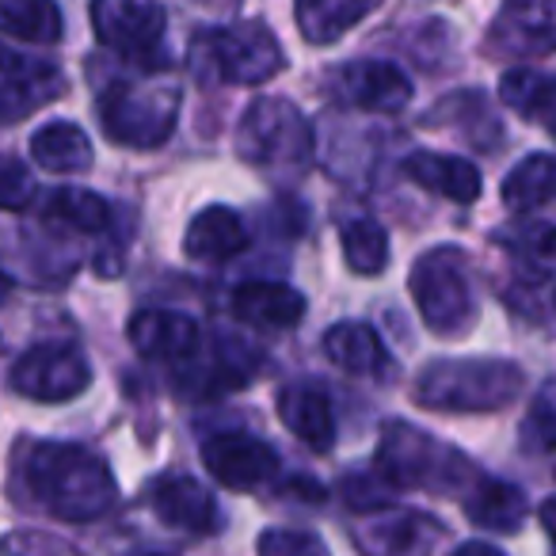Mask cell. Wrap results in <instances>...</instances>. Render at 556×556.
<instances>
[{
	"label": "cell",
	"mask_w": 556,
	"mask_h": 556,
	"mask_svg": "<svg viewBox=\"0 0 556 556\" xmlns=\"http://www.w3.org/2000/svg\"><path fill=\"white\" fill-rule=\"evenodd\" d=\"M237 153L252 168L267 172L275 179H298L313 164L317 138L302 111L290 100L263 96L244 111L237 126Z\"/></svg>",
	"instance_id": "cell-4"
},
{
	"label": "cell",
	"mask_w": 556,
	"mask_h": 556,
	"mask_svg": "<svg viewBox=\"0 0 556 556\" xmlns=\"http://www.w3.org/2000/svg\"><path fill=\"white\" fill-rule=\"evenodd\" d=\"M24 484L62 522H96L118 500L108 462L73 442H35L24 462Z\"/></svg>",
	"instance_id": "cell-1"
},
{
	"label": "cell",
	"mask_w": 556,
	"mask_h": 556,
	"mask_svg": "<svg viewBox=\"0 0 556 556\" xmlns=\"http://www.w3.org/2000/svg\"><path fill=\"white\" fill-rule=\"evenodd\" d=\"M454 556H507V553H503V548H495V545H488V541H465Z\"/></svg>",
	"instance_id": "cell-35"
},
{
	"label": "cell",
	"mask_w": 556,
	"mask_h": 556,
	"mask_svg": "<svg viewBox=\"0 0 556 556\" xmlns=\"http://www.w3.org/2000/svg\"><path fill=\"white\" fill-rule=\"evenodd\" d=\"M88 386H92V366L70 343H42L12 366V389L39 404H65Z\"/></svg>",
	"instance_id": "cell-9"
},
{
	"label": "cell",
	"mask_w": 556,
	"mask_h": 556,
	"mask_svg": "<svg viewBox=\"0 0 556 556\" xmlns=\"http://www.w3.org/2000/svg\"><path fill=\"white\" fill-rule=\"evenodd\" d=\"M332 92L336 100L351 103L358 111L396 115L412 103V80L401 65L363 58V62H348L332 73Z\"/></svg>",
	"instance_id": "cell-12"
},
{
	"label": "cell",
	"mask_w": 556,
	"mask_h": 556,
	"mask_svg": "<svg viewBox=\"0 0 556 556\" xmlns=\"http://www.w3.org/2000/svg\"><path fill=\"white\" fill-rule=\"evenodd\" d=\"M0 31L35 47H54L65 31L62 9L54 0H0Z\"/></svg>",
	"instance_id": "cell-28"
},
{
	"label": "cell",
	"mask_w": 556,
	"mask_h": 556,
	"mask_svg": "<svg viewBox=\"0 0 556 556\" xmlns=\"http://www.w3.org/2000/svg\"><path fill=\"white\" fill-rule=\"evenodd\" d=\"M35 202V176L16 156H0V210H27Z\"/></svg>",
	"instance_id": "cell-32"
},
{
	"label": "cell",
	"mask_w": 556,
	"mask_h": 556,
	"mask_svg": "<svg viewBox=\"0 0 556 556\" xmlns=\"http://www.w3.org/2000/svg\"><path fill=\"white\" fill-rule=\"evenodd\" d=\"M522 446L538 454L556 446V381L541 386V393L533 396L530 416L522 419Z\"/></svg>",
	"instance_id": "cell-30"
},
{
	"label": "cell",
	"mask_w": 556,
	"mask_h": 556,
	"mask_svg": "<svg viewBox=\"0 0 556 556\" xmlns=\"http://www.w3.org/2000/svg\"><path fill=\"white\" fill-rule=\"evenodd\" d=\"M42 222L73 232H103L111 225V206L85 187H58L42 199Z\"/></svg>",
	"instance_id": "cell-27"
},
{
	"label": "cell",
	"mask_w": 556,
	"mask_h": 556,
	"mask_svg": "<svg viewBox=\"0 0 556 556\" xmlns=\"http://www.w3.org/2000/svg\"><path fill=\"white\" fill-rule=\"evenodd\" d=\"M492 47L510 58H541L556 50V0H503L492 24Z\"/></svg>",
	"instance_id": "cell-14"
},
{
	"label": "cell",
	"mask_w": 556,
	"mask_h": 556,
	"mask_svg": "<svg viewBox=\"0 0 556 556\" xmlns=\"http://www.w3.org/2000/svg\"><path fill=\"white\" fill-rule=\"evenodd\" d=\"M363 556H431L442 541V522L424 510L378 507L355 530Z\"/></svg>",
	"instance_id": "cell-11"
},
{
	"label": "cell",
	"mask_w": 556,
	"mask_h": 556,
	"mask_svg": "<svg viewBox=\"0 0 556 556\" xmlns=\"http://www.w3.org/2000/svg\"><path fill=\"white\" fill-rule=\"evenodd\" d=\"M408 290L419 317H424V325L434 336L454 340L477 317V298H472L469 270H465V260L457 248H434V252L419 255L408 275Z\"/></svg>",
	"instance_id": "cell-6"
},
{
	"label": "cell",
	"mask_w": 556,
	"mask_h": 556,
	"mask_svg": "<svg viewBox=\"0 0 556 556\" xmlns=\"http://www.w3.org/2000/svg\"><path fill=\"white\" fill-rule=\"evenodd\" d=\"M202 465L229 492H255V488H267L278 477L275 450L263 439H252V434L240 431L210 434L202 442Z\"/></svg>",
	"instance_id": "cell-10"
},
{
	"label": "cell",
	"mask_w": 556,
	"mask_h": 556,
	"mask_svg": "<svg viewBox=\"0 0 556 556\" xmlns=\"http://www.w3.org/2000/svg\"><path fill=\"white\" fill-rule=\"evenodd\" d=\"M4 548L16 556H77L73 548H65L62 541L54 538H35V533H20V538H9Z\"/></svg>",
	"instance_id": "cell-34"
},
{
	"label": "cell",
	"mask_w": 556,
	"mask_h": 556,
	"mask_svg": "<svg viewBox=\"0 0 556 556\" xmlns=\"http://www.w3.org/2000/svg\"><path fill=\"white\" fill-rule=\"evenodd\" d=\"M65 92V77L54 62L27 58L0 47V123H16L31 111L47 108Z\"/></svg>",
	"instance_id": "cell-13"
},
{
	"label": "cell",
	"mask_w": 556,
	"mask_h": 556,
	"mask_svg": "<svg viewBox=\"0 0 556 556\" xmlns=\"http://www.w3.org/2000/svg\"><path fill=\"white\" fill-rule=\"evenodd\" d=\"M343 260L355 275H381L389 263V232L374 217H355L340 229Z\"/></svg>",
	"instance_id": "cell-29"
},
{
	"label": "cell",
	"mask_w": 556,
	"mask_h": 556,
	"mask_svg": "<svg viewBox=\"0 0 556 556\" xmlns=\"http://www.w3.org/2000/svg\"><path fill=\"white\" fill-rule=\"evenodd\" d=\"M518 232H522V248L533 255V260L556 263V225L553 222H530Z\"/></svg>",
	"instance_id": "cell-33"
},
{
	"label": "cell",
	"mask_w": 556,
	"mask_h": 556,
	"mask_svg": "<svg viewBox=\"0 0 556 556\" xmlns=\"http://www.w3.org/2000/svg\"><path fill=\"white\" fill-rule=\"evenodd\" d=\"M378 0H294V16L305 42L313 47H332L355 24H363Z\"/></svg>",
	"instance_id": "cell-22"
},
{
	"label": "cell",
	"mask_w": 556,
	"mask_h": 556,
	"mask_svg": "<svg viewBox=\"0 0 556 556\" xmlns=\"http://www.w3.org/2000/svg\"><path fill=\"white\" fill-rule=\"evenodd\" d=\"M404 176L424 187V191H434L450 202H477L480 187H484L480 168L472 161L450 153H427V149H419V153H412L404 161Z\"/></svg>",
	"instance_id": "cell-19"
},
{
	"label": "cell",
	"mask_w": 556,
	"mask_h": 556,
	"mask_svg": "<svg viewBox=\"0 0 556 556\" xmlns=\"http://www.w3.org/2000/svg\"><path fill=\"white\" fill-rule=\"evenodd\" d=\"M526 389V374L507 358H439L419 370L412 396L431 412H500Z\"/></svg>",
	"instance_id": "cell-3"
},
{
	"label": "cell",
	"mask_w": 556,
	"mask_h": 556,
	"mask_svg": "<svg viewBox=\"0 0 556 556\" xmlns=\"http://www.w3.org/2000/svg\"><path fill=\"white\" fill-rule=\"evenodd\" d=\"M325 355L328 363H336L348 374H381L389 370V355L381 336L370 325L358 320H343L325 332Z\"/></svg>",
	"instance_id": "cell-23"
},
{
	"label": "cell",
	"mask_w": 556,
	"mask_h": 556,
	"mask_svg": "<svg viewBox=\"0 0 556 556\" xmlns=\"http://www.w3.org/2000/svg\"><path fill=\"white\" fill-rule=\"evenodd\" d=\"M278 419L287 424L294 439H302L309 450H332L336 446V416L328 396L309 381H294L278 393Z\"/></svg>",
	"instance_id": "cell-18"
},
{
	"label": "cell",
	"mask_w": 556,
	"mask_h": 556,
	"mask_svg": "<svg viewBox=\"0 0 556 556\" xmlns=\"http://www.w3.org/2000/svg\"><path fill=\"white\" fill-rule=\"evenodd\" d=\"M255 553L260 556H332L328 545L309 530H263L260 541H255Z\"/></svg>",
	"instance_id": "cell-31"
},
{
	"label": "cell",
	"mask_w": 556,
	"mask_h": 556,
	"mask_svg": "<svg viewBox=\"0 0 556 556\" xmlns=\"http://www.w3.org/2000/svg\"><path fill=\"white\" fill-rule=\"evenodd\" d=\"M179 118V88L164 80H115L100 96V123L115 146L156 149Z\"/></svg>",
	"instance_id": "cell-5"
},
{
	"label": "cell",
	"mask_w": 556,
	"mask_h": 556,
	"mask_svg": "<svg viewBox=\"0 0 556 556\" xmlns=\"http://www.w3.org/2000/svg\"><path fill=\"white\" fill-rule=\"evenodd\" d=\"M503 206L510 214H530V210L545 206L556 199V156L533 153L526 161H518L503 179Z\"/></svg>",
	"instance_id": "cell-26"
},
{
	"label": "cell",
	"mask_w": 556,
	"mask_h": 556,
	"mask_svg": "<svg viewBox=\"0 0 556 556\" xmlns=\"http://www.w3.org/2000/svg\"><path fill=\"white\" fill-rule=\"evenodd\" d=\"M248 248V229L237 210L229 206H206L191 217L184 237V252L202 263H225Z\"/></svg>",
	"instance_id": "cell-20"
},
{
	"label": "cell",
	"mask_w": 556,
	"mask_h": 556,
	"mask_svg": "<svg viewBox=\"0 0 556 556\" xmlns=\"http://www.w3.org/2000/svg\"><path fill=\"white\" fill-rule=\"evenodd\" d=\"M130 343L138 348L141 358L153 363L184 366L202 351V328L191 317L172 309H141L130 320Z\"/></svg>",
	"instance_id": "cell-15"
},
{
	"label": "cell",
	"mask_w": 556,
	"mask_h": 556,
	"mask_svg": "<svg viewBox=\"0 0 556 556\" xmlns=\"http://www.w3.org/2000/svg\"><path fill=\"white\" fill-rule=\"evenodd\" d=\"M9 294H12V278L4 275V270H0V302H4Z\"/></svg>",
	"instance_id": "cell-37"
},
{
	"label": "cell",
	"mask_w": 556,
	"mask_h": 556,
	"mask_svg": "<svg viewBox=\"0 0 556 556\" xmlns=\"http://www.w3.org/2000/svg\"><path fill=\"white\" fill-rule=\"evenodd\" d=\"M500 100L556 138V77L538 70H510L500 80Z\"/></svg>",
	"instance_id": "cell-24"
},
{
	"label": "cell",
	"mask_w": 556,
	"mask_h": 556,
	"mask_svg": "<svg viewBox=\"0 0 556 556\" xmlns=\"http://www.w3.org/2000/svg\"><path fill=\"white\" fill-rule=\"evenodd\" d=\"M191 58L202 77L225 80V85H263L287 65L278 39L260 20L199 35L191 47Z\"/></svg>",
	"instance_id": "cell-7"
},
{
	"label": "cell",
	"mask_w": 556,
	"mask_h": 556,
	"mask_svg": "<svg viewBox=\"0 0 556 556\" xmlns=\"http://www.w3.org/2000/svg\"><path fill=\"white\" fill-rule=\"evenodd\" d=\"M378 472L393 488H416V492L434 495H465L480 480L477 465L462 450L446 446L434 434L401 424V419L381 427Z\"/></svg>",
	"instance_id": "cell-2"
},
{
	"label": "cell",
	"mask_w": 556,
	"mask_h": 556,
	"mask_svg": "<svg viewBox=\"0 0 556 556\" xmlns=\"http://www.w3.org/2000/svg\"><path fill=\"white\" fill-rule=\"evenodd\" d=\"M553 302H556V298H553Z\"/></svg>",
	"instance_id": "cell-38"
},
{
	"label": "cell",
	"mask_w": 556,
	"mask_h": 556,
	"mask_svg": "<svg viewBox=\"0 0 556 556\" xmlns=\"http://www.w3.org/2000/svg\"><path fill=\"white\" fill-rule=\"evenodd\" d=\"M541 526H545L548 541H553V548H556V495L541 503Z\"/></svg>",
	"instance_id": "cell-36"
},
{
	"label": "cell",
	"mask_w": 556,
	"mask_h": 556,
	"mask_svg": "<svg viewBox=\"0 0 556 556\" xmlns=\"http://www.w3.org/2000/svg\"><path fill=\"white\" fill-rule=\"evenodd\" d=\"M149 507H153V515L161 518L164 526L184 530V533H214L217 522H222L214 495L194 477H184V472L153 480V488H149Z\"/></svg>",
	"instance_id": "cell-16"
},
{
	"label": "cell",
	"mask_w": 556,
	"mask_h": 556,
	"mask_svg": "<svg viewBox=\"0 0 556 556\" xmlns=\"http://www.w3.org/2000/svg\"><path fill=\"white\" fill-rule=\"evenodd\" d=\"M232 313L237 320L263 332H287L298 328L305 317V298L287 282H244L232 294Z\"/></svg>",
	"instance_id": "cell-17"
},
{
	"label": "cell",
	"mask_w": 556,
	"mask_h": 556,
	"mask_svg": "<svg viewBox=\"0 0 556 556\" xmlns=\"http://www.w3.org/2000/svg\"><path fill=\"white\" fill-rule=\"evenodd\" d=\"M31 156L39 168L73 176V172H85L92 164V141L77 123H47L42 130H35Z\"/></svg>",
	"instance_id": "cell-25"
},
{
	"label": "cell",
	"mask_w": 556,
	"mask_h": 556,
	"mask_svg": "<svg viewBox=\"0 0 556 556\" xmlns=\"http://www.w3.org/2000/svg\"><path fill=\"white\" fill-rule=\"evenodd\" d=\"M92 27L96 39L126 62L146 70L161 65L168 16L153 0H92Z\"/></svg>",
	"instance_id": "cell-8"
},
{
	"label": "cell",
	"mask_w": 556,
	"mask_h": 556,
	"mask_svg": "<svg viewBox=\"0 0 556 556\" xmlns=\"http://www.w3.org/2000/svg\"><path fill=\"white\" fill-rule=\"evenodd\" d=\"M465 500V515H469L472 526L480 530H500V533H518L530 515V503H526V492L515 488L510 480H495V477H480Z\"/></svg>",
	"instance_id": "cell-21"
}]
</instances>
